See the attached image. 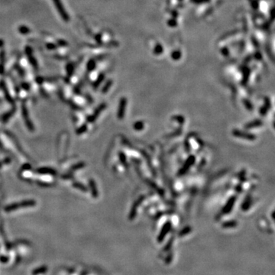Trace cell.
I'll return each mask as SVG.
<instances>
[{"label":"cell","instance_id":"14","mask_svg":"<svg viewBox=\"0 0 275 275\" xmlns=\"http://www.w3.org/2000/svg\"><path fill=\"white\" fill-rule=\"evenodd\" d=\"M237 222L235 220H231V221H227L225 222L223 224V227L225 229H230V228H235L237 226Z\"/></svg>","mask_w":275,"mask_h":275},{"label":"cell","instance_id":"24","mask_svg":"<svg viewBox=\"0 0 275 275\" xmlns=\"http://www.w3.org/2000/svg\"><path fill=\"white\" fill-rule=\"evenodd\" d=\"M119 159L122 164H125V162H126V158H125V155L123 154V152L119 153Z\"/></svg>","mask_w":275,"mask_h":275},{"label":"cell","instance_id":"4","mask_svg":"<svg viewBox=\"0 0 275 275\" xmlns=\"http://www.w3.org/2000/svg\"><path fill=\"white\" fill-rule=\"evenodd\" d=\"M171 226H172L171 223L169 222V221L164 224L163 227H162V229H161V232H160V233H159V235H158V238H157V240H158V242H163V240L164 239L166 235L168 234L170 230L171 229Z\"/></svg>","mask_w":275,"mask_h":275},{"label":"cell","instance_id":"20","mask_svg":"<svg viewBox=\"0 0 275 275\" xmlns=\"http://www.w3.org/2000/svg\"><path fill=\"white\" fill-rule=\"evenodd\" d=\"M190 231H191L190 227H189V226H187V227H185V228L181 230V232H180V233H179V235H180V236H184V235H187L188 233H189V232H190Z\"/></svg>","mask_w":275,"mask_h":275},{"label":"cell","instance_id":"22","mask_svg":"<svg viewBox=\"0 0 275 275\" xmlns=\"http://www.w3.org/2000/svg\"><path fill=\"white\" fill-rule=\"evenodd\" d=\"M86 130H87V126H86V125H82L80 128H79L77 130V135H81V134L86 132Z\"/></svg>","mask_w":275,"mask_h":275},{"label":"cell","instance_id":"9","mask_svg":"<svg viewBox=\"0 0 275 275\" xmlns=\"http://www.w3.org/2000/svg\"><path fill=\"white\" fill-rule=\"evenodd\" d=\"M125 107H126V100L125 98H122L119 102V111H118L117 116L119 119H122L125 116Z\"/></svg>","mask_w":275,"mask_h":275},{"label":"cell","instance_id":"15","mask_svg":"<svg viewBox=\"0 0 275 275\" xmlns=\"http://www.w3.org/2000/svg\"><path fill=\"white\" fill-rule=\"evenodd\" d=\"M251 199L250 198V196H248L247 198L246 199V200L244 201V203H242V210L246 211L248 209L249 207H250V206H251Z\"/></svg>","mask_w":275,"mask_h":275},{"label":"cell","instance_id":"13","mask_svg":"<svg viewBox=\"0 0 275 275\" xmlns=\"http://www.w3.org/2000/svg\"><path fill=\"white\" fill-rule=\"evenodd\" d=\"M263 125L262 122L260 120V119H256V120H254L252 122H250L247 123V124L245 125V127L247 129H249V128H256V127H260L261 126Z\"/></svg>","mask_w":275,"mask_h":275},{"label":"cell","instance_id":"7","mask_svg":"<svg viewBox=\"0 0 275 275\" xmlns=\"http://www.w3.org/2000/svg\"><path fill=\"white\" fill-rule=\"evenodd\" d=\"M235 201H236V196H231L229 200L227 201V203H226V205L224 206L223 209V214H228L230 212L232 211V209H233V206L235 205Z\"/></svg>","mask_w":275,"mask_h":275},{"label":"cell","instance_id":"25","mask_svg":"<svg viewBox=\"0 0 275 275\" xmlns=\"http://www.w3.org/2000/svg\"><path fill=\"white\" fill-rule=\"evenodd\" d=\"M20 32H22V33L24 34H26L28 32V29L26 27H21V28H20Z\"/></svg>","mask_w":275,"mask_h":275},{"label":"cell","instance_id":"12","mask_svg":"<svg viewBox=\"0 0 275 275\" xmlns=\"http://www.w3.org/2000/svg\"><path fill=\"white\" fill-rule=\"evenodd\" d=\"M36 172H37L38 174H53V175H55L57 174L56 170H55L52 168H50V167H41V168L38 169Z\"/></svg>","mask_w":275,"mask_h":275},{"label":"cell","instance_id":"18","mask_svg":"<svg viewBox=\"0 0 275 275\" xmlns=\"http://www.w3.org/2000/svg\"><path fill=\"white\" fill-rule=\"evenodd\" d=\"M144 126H145L144 122H143L142 121H139V122H135V124H134L133 128H134V129L136 130V131H141V130H142L143 128H144Z\"/></svg>","mask_w":275,"mask_h":275},{"label":"cell","instance_id":"19","mask_svg":"<svg viewBox=\"0 0 275 275\" xmlns=\"http://www.w3.org/2000/svg\"><path fill=\"white\" fill-rule=\"evenodd\" d=\"M1 84H2V89H3L4 93H5V97H6V98H7V100H9V102H12V103H13V99L11 98L10 96H9V93H8V89H7V88L5 87V84H4L3 83H2Z\"/></svg>","mask_w":275,"mask_h":275},{"label":"cell","instance_id":"2","mask_svg":"<svg viewBox=\"0 0 275 275\" xmlns=\"http://www.w3.org/2000/svg\"><path fill=\"white\" fill-rule=\"evenodd\" d=\"M195 160H196V158H195L194 155H190V156L188 157L187 159L184 162L182 167L180 169L179 175H184V174H186L187 172L189 170V169L191 167L193 166V164L195 163Z\"/></svg>","mask_w":275,"mask_h":275},{"label":"cell","instance_id":"6","mask_svg":"<svg viewBox=\"0 0 275 275\" xmlns=\"http://www.w3.org/2000/svg\"><path fill=\"white\" fill-rule=\"evenodd\" d=\"M53 1H54L55 5H56L57 9H58V13H59V14L60 15L62 18H63L65 21H69V20H70V17H69V15H67V13H66V11H65L64 8H63V4H62V2H60V0H53Z\"/></svg>","mask_w":275,"mask_h":275},{"label":"cell","instance_id":"17","mask_svg":"<svg viewBox=\"0 0 275 275\" xmlns=\"http://www.w3.org/2000/svg\"><path fill=\"white\" fill-rule=\"evenodd\" d=\"M73 186H74L75 188H77V189H80V190L83 191V192H86V191L88 190L87 188H86V187L83 185V184H80V183H78V182L74 183V184H73Z\"/></svg>","mask_w":275,"mask_h":275},{"label":"cell","instance_id":"23","mask_svg":"<svg viewBox=\"0 0 275 275\" xmlns=\"http://www.w3.org/2000/svg\"><path fill=\"white\" fill-rule=\"evenodd\" d=\"M46 271H47V268H46V267H42V268H39V270H35V271L33 272V274H40V273H44V272H45Z\"/></svg>","mask_w":275,"mask_h":275},{"label":"cell","instance_id":"3","mask_svg":"<svg viewBox=\"0 0 275 275\" xmlns=\"http://www.w3.org/2000/svg\"><path fill=\"white\" fill-rule=\"evenodd\" d=\"M232 135L233 136L237 137V138H240V139H247L249 141H254L256 139V136L252 133H249V132H246V131H240V130L235 129L232 131Z\"/></svg>","mask_w":275,"mask_h":275},{"label":"cell","instance_id":"8","mask_svg":"<svg viewBox=\"0 0 275 275\" xmlns=\"http://www.w3.org/2000/svg\"><path fill=\"white\" fill-rule=\"evenodd\" d=\"M105 107H106V105H105V103H102L101 105H100V106H99L98 108H97V109H96V110H95L94 113H93V114L92 115V116H89V117L87 118V122H94L95 120H96V119H97V117L99 116V115H100V113H101L102 111L103 110V109H105Z\"/></svg>","mask_w":275,"mask_h":275},{"label":"cell","instance_id":"1","mask_svg":"<svg viewBox=\"0 0 275 275\" xmlns=\"http://www.w3.org/2000/svg\"><path fill=\"white\" fill-rule=\"evenodd\" d=\"M36 205V202L35 200H24L21 201L20 203H16L8 205L4 208V210L5 212H11V211H15L17 210L18 209L21 208H25V207H30V206H34Z\"/></svg>","mask_w":275,"mask_h":275},{"label":"cell","instance_id":"10","mask_svg":"<svg viewBox=\"0 0 275 275\" xmlns=\"http://www.w3.org/2000/svg\"><path fill=\"white\" fill-rule=\"evenodd\" d=\"M144 198H145L144 196H142V197H140V198H139V200H137V201L135 202V203H134V205L132 206V208H131V212H130V215H129V219H131V220L132 219H134V218L135 217V216H136L137 209H138V206H139V204H140V203H142V200H144Z\"/></svg>","mask_w":275,"mask_h":275},{"label":"cell","instance_id":"5","mask_svg":"<svg viewBox=\"0 0 275 275\" xmlns=\"http://www.w3.org/2000/svg\"><path fill=\"white\" fill-rule=\"evenodd\" d=\"M21 109H22L23 119H24V121H25L27 128H28V129L29 130V131H35V127H34L33 123H32V120L30 119L29 116H28V112L26 106H25V105H22V108H21Z\"/></svg>","mask_w":275,"mask_h":275},{"label":"cell","instance_id":"11","mask_svg":"<svg viewBox=\"0 0 275 275\" xmlns=\"http://www.w3.org/2000/svg\"><path fill=\"white\" fill-rule=\"evenodd\" d=\"M89 188H90V190H91V193L93 195V196L94 198H97L98 197L99 195V192L97 190V184L95 183V181L92 179H90L89 181Z\"/></svg>","mask_w":275,"mask_h":275},{"label":"cell","instance_id":"16","mask_svg":"<svg viewBox=\"0 0 275 275\" xmlns=\"http://www.w3.org/2000/svg\"><path fill=\"white\" fill-rule=\"evenodd\" d=\"M15 112V109H11V111H9L7 113H5V114L2 116V122H3L4 123L7 122L9 121V119L13 116V114H14Z\"/></svg>","mask_w":275,"mask_h":275},{"label":"cell","instance_id":"21","mask_svg":"<svg viewBox=\"0 0 275 275\" xmlns=\"http://www.w3.org/2000/svg\"><path fill=\"white\" fill-rule=\"evenodd\" d=\"M84 166H85V164L83 163V162H80V163H78L77 164L74 165V166H73L72 167L70 168V171H73V170H78V169L82 168V167H83Z\"/></svg>","mask_w":275,"mask_h":275}]
</instances>
